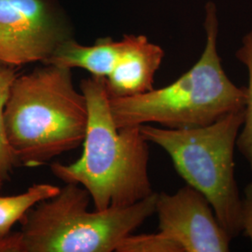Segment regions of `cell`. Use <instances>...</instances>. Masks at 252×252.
<instances>
[{
    "mask_svg": "<svg viewBox=\"0 0 252 252\" xmlns=\"http://www.w3.org/2000/svg\"><path fill=\"white\" fill-rule=\"evenodd\" d=\"M240 222L241 233L250 239L252 249V181L247 185L241 198Z\"/></svg>",
    "mask_w": 252,
    "mask_h": 252,
    "instance_id": "14",
    "label": "cell"
},
{
    "mask_svg": "<svg viewBox=\"0 0 252 252\" xmlns=\"http://www.w3.org/2000/svg\"><path fill=\"white\" fill-rule=\"evenodd\" d=\"M60 191V187L49 183L34 184L27 191L17 195L0 196V238L10 233L11 228L36 204L52 198Z\"/></svg>",
    "mask_w": 252,
    "mask_h": 252,
    "instance_id": "10",
    "label": "cell"
},
{
    "mask_svg": "<svg viewBox=\"0 0 252 252\" xmlns=\"http://www.w3.org/2000/svg\"><path fill=\"white\" fill-rule=\"evenodd\" d=\"M3 182H4V181H3V180H1V179H0V189H1V188H2V185H3Z\"/></svg>",
    "mask_w": 252,
    "mask_h": 252,
    "instance_id": "15",
    "label": "cell"
},
{
    "mask_svg": "<svg viewBox=\"0 0 252 252\" xmlns=\"http://www.w3.org/2000/svg\"><path fill=\"white\" fill-rule=\"evenodd\" d=\"M235 56L248 69L249 83L246 87L247 98L244 108V123L237 137L236 148L249 162L252 169V25L242 38Z\"/></svg>",
    "mask_w": 252,
    "mask_h": 252,
    "instance_id": "11",
    "label": "cell"
},
{
    "mask_svg": "<svg viewBox=\"0 0 252 252\" xmlns=\"http://www.w3.org/2000/svg\"><path fill=\"white\" fill-rule=\"evenodd\" d=\"M88 105L71 69L42 63L12 83L4 109L9 147L20 164L36 167L82 145Z\"/></svg>",
    "mask_w": 252,
    "mask_h": 252,
    "instance_id": "2",
    "label": "cell"
},
{
    "mask_svg": "<svg viewBox=\"0 0 252 252\" xmlns=\"http://www.w3.org/2000/svg\"><path fill=\"white\" fill-rule=\"evenodd\" d=\"M116 252H183L181 247L161 232L129 234L118 245Z\"/></svg>",
    "mask_w": 252,
    "mask_h": 252,
    "instance_id": "13",
    "label": "cell"
},
{
    "mask_svg": "<svg viewBox=\"0 0 252 252\" xmlns=\"http://www.w3.org/2000/svg\"><path fill=\"white\" fill-rule=\"evenodd\" d=\"M18 75V68L0 65V179L3 181L8 180L14 167L20 164L9 147L4 125L5 106Z\"/></svg>",
    "mask_w": 252,
    "mask_h": 252,
    "instance_id": "12",
    "label": "cell"
},
{
    "mask_svg": "<svg viewBox=\"0 0 252 252\" xmlns=\"http://www.w3.org/2000/svg\"><path fill=\"white\" fill-rule=\"evenodd\" d=\"M80 87L89 112L82 154L70 164L52 163L53 175L87 189L95 210L128 207L150 196L154 192L149 174L150 142L140 126L118 128L105 79L91 76Z\"/></svg>",
    "mask_w": 252,
    "mask_h": 252,
    "instance_id": "1",
    "label": "cell"
},
{
    "mask_svg": "<svg viewBox=\"0 0 252 252\" xmlns=\"http://www.w3.org/2000/svg\"><path fill=\"white\" fill-rule=\"evenodd\" d=\"M121 53V39L98 38L93 45H83L70 38L59 46L45 63L63 68H81L93 77L106 79L112 72Z\"/></svg>",
    "mask_w": 252,
    "mask_h": 252,
    "instance_id": "9",
    "label": "cell"
},
{
    "mask_svg": "<svg viewBox=\"0 0 252 252\" xmlns=\"http://www.w3.org/2000/svg\"><path fill=\"white\" fill-rule=\"evenodd\" d=\"M90 193L64 183L57 195L32 207L21 220L20 252H112L153 216L157 193L125 207L88 209Z\"/></svg>",
    "mask_w": 252,
    "mask_h": 252,
    "instance_id": "4",
    "label": "cell"
},
{
    "mask_svg": "<svg viewBox=\"0 0 252 252\" xmlns=\"http://www.w3.org/2000/svg\"><path fill=\"white\" fill-rule=\"evenodd\" d=\"M204 27L206 44L197 62L170 84L128 97H109L118 128L157 124L179 129L207 126L245 108L246 87L230 80L218 51L216 4L207 2Z\"/></svg>",
    "mask_w": 252,
    "mask_h": 252,
    "instance_id": "3",
    "label": "cell"
},
{
    "mask_svg": "<svg viewBox=\"0 0 252 252\" xmlns=\"http://www.w3.org/2000/svg\"><path fill=\"white\" fill-rule=\"evenodd\" d=\"M155 213L159 232L183 252H229L232 236L220 223L207 199L186 185L175 193H157Z\"/></svg>",
    "mask_w": 252,
    "mask_h": 252,
    "instance_id": "7",
    "label": "cell"
},
{
    "mask_svg": "<svg viewBox=\"0 0 252 252\" xmlns=\"http://www.w3.org/2000/svg\"><path fill=\"white\" fill-rule=\"evenodd\" d=\"M163 58L162 47L151 42L147 36L125 35L116 65L105 79L109 97L134 96L153 90Z\"/></svg>",
    "mask_w": 252,
    "mask_h": 252,
    "instance_id": "8",
    "label": "cell"
},
{
    "mask_svg": "<svg viewBox=\"0 0 252 252\" xmlns=\"http://www.w3.org/2000/svg\"><path fill=\"white\" fill-rule=\"evenodd\" d=\"M244 108L207 126L179 129L140 126L145 138L169 155L187 185L207 199L220 223L233 238L241 234L234 150L243 126Z\"/></svg>",
    "mask_w": 252,
    "mask_h": 252,
    "instance_id": "5",
    "label": "cell"
},
{
    "mask_svg": "<svg viewBox=\"0 0 252 252\" xmlns=\"http://www.w3.org/2000/svg\"><path fill=\"white\" fill-rule=\"evenodd\" d=\"M73 37L72 22L58 0H0V65L45 63Z\"/></svg>",
    "mask_w": 252,
    "mask_h": 252,
    "instance_id": "6",
    "label": "cell"
}]
</instances>
